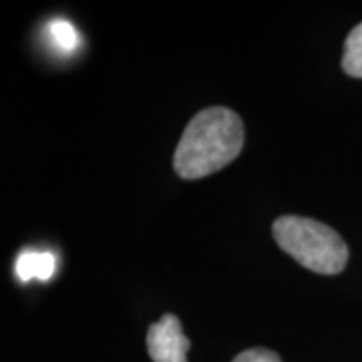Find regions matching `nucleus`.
Returning a JSON list of instances; mask_svg holds the SVG:
<instances>
[{
	"label": "nucleus",
	"instance_id": "7",
	"mask_svg": "<svg viewBox=\"0 0 362 362\" xmlns=\"http://www.w3.org/2000/svg\"><path fill=\"white\" fill-rule=\"evenodd\" d=\"M232 362H280V357L269 349H248L238 354Z\"/></svg>",
	"mask_w": 362,
	"mask_h": 362
},
{
	"label": "nucleus",
	"instance_id": "3",
	"mask_svg": "<svg viewBox=\"0 0 362 362\" xmlns=\"http://www.w3.org/2000/svg\"><path fill=\"white\" fill-rule=\"evenodd\" d=\"M146 346L153 362H187L189 341L173 314H165L149 327Z\"/></svg>",
	"mask_w": 362,
	"mask_h": 362
},
{
	"label": "nucleus",
	"instance_id": "2",
	"mask_svg": "<svg viewBox=\"0 0 362 362\" xmlns=\"http://www.w3.org/2000/svg\"><path fill=\"white\" fill-rule=\"evenodd\" d=\"M272 232L285 253L317 274L336 275L344 270L349 259L341 235L317 220L296 215L280 216L272 225Z\"/></svg>",
	"mask_w": 362,
	"mask_h": 362
},
{
	"label": "nucleus",
	"instance_id": "6",
	"mask_svg": "<svg viewBox=\"0 0 362 362\" xmlns=\"http://www.w3.org/2000/svg\"><path fill=\"white\" fill-rule=\"evenodd\" d=\"M49 37L62 52H72L79 44V35L76 27L64 19L52 21L47 27Z\"/></svg>",
	"mask_w": 362,
	"mask_h": 362
},
{
	"label": "nucleus",
	"instance_id": "1",
	"mask_svg": "<svg viewBox=\"0 0 362 362\" xmlns=\"http://www.w3.org/2000/svg\"><path fill=\"white\" fill-rule=\"evenodd\" d=\"M245 129L228 107H206L193 116L176 146L173 166L183 180H200L216 173L240 155Z\"/></svg>",
	"mask_w": 362,
	"mask_h": 362
},
{
	"label": "nucleus",
	"instance_id": "4",
	"mask_svg": "<svg viewBox=\"0 0 362 362\" xmlns=\"http://www.w3.org/2000/svg\"><path fill=\"white\" fill-rule=\"evenodd\" d=\"M56 257L51 252H35L25 250L22 252L17 259L16 272L21 282H29V280H49L56 272Z\"/></svg>",
	"mask_w": 362,
	"mask_h": 362
},
{
	"label": "nucleus",
	"instance_id": "5",
	"mask_svg": "<svg viewBox=\"0 0 362 362\" xmlns=\"http://www.w3.org/2000/svg\"><path fill=\"white\" fill-rule=\"evenodd\" d=\"M342 67L352 78L362 79V22L347 35L344 44Z\"/></svg>",
	"mask_w": 362,
	"mask_h": 362
}]
</instances>
